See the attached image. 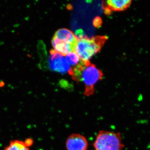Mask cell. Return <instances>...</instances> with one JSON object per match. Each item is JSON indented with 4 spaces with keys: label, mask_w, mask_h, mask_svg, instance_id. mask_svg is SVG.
<instances>
[{
    "label": "cell",
    "mask_w": 150,
    "mask_h": 150,
    "mask_svg": "<svg viewBox=\"0 0 150 150\" xmlns=\"http://www.w3.org/2000/svg\"><path fill=\"white\" fill-rule=\"evenodd\" d=\"M104 11L105 13L107 15L110 14V12H111V10H110V9L106 7H105Z\"/></svg>",
    "instance_id": "13"
},
{
    "label": "cell",
    "mask_w": 150,
    "mask_h": 150,
    "mask_svg": "<svg viewBox=\"0 0 150 150\" xmlns=\"http://www.w3.org/2000/svg\"><path fill=\"white\" fill-rule=\"evenodd\" d=\"M102 24V19L99 17H96V18L94 19L93 25L95 27L97 28L100 27Z\"/></svg>",
    "instance_id": "11"
},
{
    "label": "cell",
    "mask_w": 150,
    "mask_h": 150,
    "mask_svg": "<svg viewBox=\"0 0 150 150\" xmlns=\"http://www.w3.org/2000/svg\"><path fill=\"white\" fill-rule=\"evenodd\" d=\"M4 150H30L24 142L19 140L11 141Z\"/></svg>",
    "instance_id": "9"
},
{
    "label": "cell",
    "mask_w": 150,
    "mask_h": 150,
    "mask_svg": "<svg viewBox=\"0 0 150 150\" xmlns=\"http://www.w3.org/2000/svg\"><path fill=\"white\" fill-rule=\"evenodd\" d=\"M48 65L51 70L63 74L69 72L71 68L64 56L57 53L54 49L50 51Z\"/></svg>",
    "instance_id": "4"
},
{
    "label": "cell",
    "mask_w": 150,
    "mask_h": 150,
    "mask_svg": "<svg viewBox=\"0 0 150 150\" xmlns=\"http://www.w3.org/2000/svg\"><path fill=\"white\" fill-rule=\"evenodd\" d=\"M53 37L60 40H65L75 46L76 45L79 40L76 35L71 31L67 28H61L58 30L55 33Z\"/></svg>",
    "instance_id": "8"
},
{
    "label": "cell",
    "mask_w": 150,
    "mask_h": 150,
    "mask_svg": "<svg viewBox=\"0 0 150 150\" xmlns=\"http://www.w3.org/2000/svg\"><path fill=\"white\" fill-rule=\"evenodd\" d=\"M74 80L82 82L85 86L83 94L89 97L94 93L95 86L103 77V74L89 61H81L77 65L71 67L68 72Z\"/></svg>",
    "instance_id": "1"
},
{
    "label": "cell",
    "mask_w": 150,
    "mask_h": 150,
    "mask_svg": "<svg viewBox=\"0 0 150 150\" xmlns=\"http://www.w3.org/2000/svg\"><path fill=\"white\" fill-rule=\"evenodd\" d=\"M107 39V37L105 36H97L91 38L83 37L78 40L74 52L81 61H89L100 51Z\"/></svg>",
    "instance_id": "2"
},
{
    "label": "cell",
    "mask_w": 150,
    "mask_h": 150,
    "mask_svg": "<svg viewBox=\"0 0 150 150\" xmlns=\"http://www.w3.org/2000/svg\"><path fill=\"white\" fill-rule=\"evenodd\" d=\"M54 50L63 56H66L71 52H74L75 45L64 40L53 37L51 41Z\"/></svg>",
    "instance_id": "6"
},
{
    "label": "cell",
    "mask_w": 150,
    "mask_h": 150,
    "mask_svg": "<svg viewBox=\"0 0 150 150\" xmlns=\"http://www.w3.org/2000/svg\"><path fill=\"white\" fill-rule=\"evenodd\" d=\"M95 150H123L124 145L119 132L100 130L93 143Z\"/></svg>",
    "instance_id": "3"
},
{
    "label": "cell",
    "mask_w": 150,
    "mask_h": 150,
    "mask_svg": "<svg viewBox=\"0 0 150 150\" xmlns=\"http://www.w3.org/2000/svg\"><path fill=\"white\" fill-rule=\"evenodd\" d=\"M104 7L110 10L121 11L126 10L131 6V0H110L104 2Z\"/></svg>",
    "instance_id": "7"
},
{
    "label": "cell",
    "mask_w": 150,
    "mask_h": 150,
    "mask_svg": "<svg viewBox=\"0 0 150 150\" xmlns=\"http://www.w3.org/2000/svg\"><path fill=\"white\" fill-rule=\"evenodd\" d=\"M24 142L25 145L29 148V147L31 146L33 144V140L31 139H29V138L25 140V141H24Z\"/></svg>",
    "instance_id": "12"
},
{
    "label": "cell",
    "mask_w": 150,
    "mask_h": 150,
    "mask_svg": "<svg viewBox=\"0 0 150 150\" xmlns=\"http://www.w3.org/2000/svg\"><path fill=\"white\" fill-rule=\"evenodd\" d=\"M66 61L70 67L76 66L80 62L81 60L75 52H71L66 56Z\"/></svg>",
    "instance_id": "10"
},
{
    "label": "cell",
    "mask_w": 150,
    "mask_h": 150,
    "mask_svg": "<svg viewBox=\"0 0 150 150\" xmlns=\"http://www.w3.org/2000/svg\"><path fill=\"white\" fill-rule=\"evenodd\" d=\"M65 146L67 150H88V142L82 134L73 133L67 138Z\"/></svg>",
    "instance_id": "5"
}]
</instances>
